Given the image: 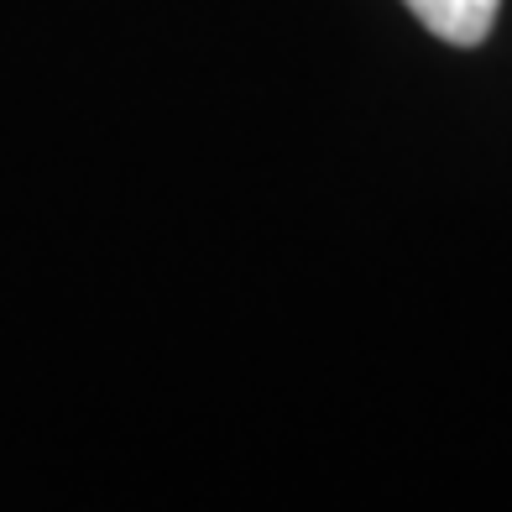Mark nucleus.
Returning <instances> with one entry per match:
<instances>
[{
    "label": "nucleus",
    "mask_w": 512,
    "mask_h": 512,
    "mask_svg": "<svg viewBox=\"0 0 512 512\" xmlns=\"http://www.w3.org/2000/svg\"><path fill=\"white\" fill-rule=\"evenodd\" d=\"M403 6L424 21L434 37L455 42V48H481L486 32L497 27L502 0H403Z\"/></svg>",
    "instance_id": "nucleus-1"
}]
</instances>
